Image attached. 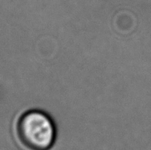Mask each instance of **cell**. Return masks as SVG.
Here are the masks:
<instances>
[{
	"mask_svg": "<svg viewBox=\"0 0 151 150\" xmlns=\"http://www.w3.org/2000/svg\"><path fill=\"white\" fill-rule=\"evenodd\" d=\"M16 133L24 146L28 150H50L57 136L54 122L45 112L30 110L19 117Z\"/></svg>",
	"mask_w": 151,
	"mask_h": 150,
	"instance_id": "obj_1",
	"label": "cell"
}]
</instances>
